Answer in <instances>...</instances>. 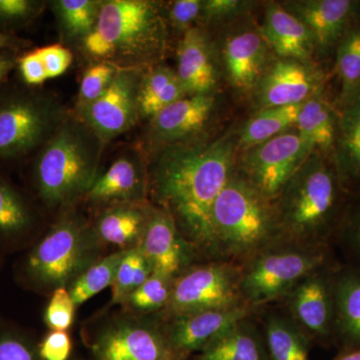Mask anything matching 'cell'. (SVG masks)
<instances>
[{
	"instance_id": "27",
	"label": "cell",
	"mask_w": 360,
	"mask_h": 360,
	"mask_svg": "<svg viewBox=\"0 0 360 360\" xmlns=\"http://www.w3.org/2000/svg\"><path fill=\"white\" fill-rule=\"evenodd\" d=\"M35 224L32 205L11 182L0 176V245L20 243Z\"/></svg>"
},
{
	"instance_id": "12",
	"label": "cell",
	"mask_w": 360,
	"mask_h": 360,
	"mask_svg": "<svg viewBox=\"0 0 360 360\" xmlns=\"http://www.w3.org/2000/svg\"><path fill=\"white\" fill-rule=\"evenodd\" d=\"M309 153L298 134L285 132L250 148L243 160V177L274 203Z\"/></svg>"
},
{
	"instance_id": "28",
	"label": "cell",
	"mask_w": 360,
	"mask_h": 360,
	"mask_svg": "<svg viewBox=\"0 0 360 360\" xmlns=\"http://www.w3.org/2000/svg\"><path fill=\"white\" fill-rule=\"evenodd\" d=\"M176 72L165 66H153L143 72L139 89L141 118L155 117L156 115L186 97Z\"/></svg>"
},
{
	"instance_id": "15",
	"label": "cell",
	"mask_w": 360,
	"mask_h": 360,
	"mask_svg": "<svg viewBox=\"0 0 360 360\" xmlns=\"http://www.w3.org/2000/svg\"><path fill=\"white\" fill-rule=\"evenodd\" d=\"M250 307L201 310L176 315L158 312L168 340L182 354L193 357L226 333L234 324L257 314Z\"/></svg>"
},
{
	"instance_id": "3",
	"label": "cell",
	"mask_w": 360,
	"mask_h": 360,
	"mask_svg": "<svg viewBox=\"0 0 360 360\" xmlns=\"http://www.w3.org/2000/svg\"><path fill=\"white\" fill-rule=\"evenodd\" d=\"M104 142L78 118L66 117L37 155L33 180L51 210H70L98 176Z\"/></svg>"
},
{
	"instance_id": "34",
	"label": "cell",
	"mask_w": 360,
	"mask_h": 360,
	"mask_svg": "<svg viewBox=\"0 0 360 360\" xmlns=\"http://www.w3.org/2000/svg\"><path fill=\"white\" fill-rule=\"evenodd\" d=\"M153 274V267L141 248L127 250L111 285L110 305L122 307Z\"/></svg>"
},
{
	"instance_id": "11",
	"label": "cell",
	"mask_w": 360,
	"mask_h": 360,
	"mask_svg": "<svg viewBox=\"0 0 360 360\" xmlns=\"http://www.w3.org/2000/svg\"><path fill=\"white\" fill-rule=\"evenodd\" d=\"M340 262L315 269L276 303L312 345H335V276Z\"/></svg>"
},
{
	"instance_id": "42",
	"label": "cell",
	"mask_w": 360,
	"mask_h": 360,
	"mask_svg": "<svg viewBox=\"0 0 360 360\" xmlns=\"http://www.w3.org/2000/svg\"><path fill=\"white\" fill-rule=\"evenodd\" d=\"M49 79L60 77L68 71L73 61V54L63 44H51L37 49Z\"/></svg>"
},
{
	"instance_id": "26",
	"label": "cell",
	"mask_w": 360,
	"mask_h": 360,
	"mask_svg": "<svg viewBox=\"0 0 360 360\" xmlns=\"http://www.w3.org/2000/svg\"><path fill=\"white\" fill-rule=\"evenodd\" d=\"M352 6L347 0H319L298 4L295 11L297 18L309 27L314 44L326 47L340 34Z\"/></svg>"
},
{
	"instance_id": "30",
	"label": "cell",
	"mask_w": 360,
	"mask_h": 360,
	"mask_svg": "<svg viewBox=\"0 0 360 360\" xmlns=\"http://www.w3.org/2000/svg\"><path fill=\"white\" fill-rule=\"evenodd\" d=\"M338 177L341 181L360 177V92L350 97L340 122Z\"/></svg>"
},
{
	"instance_id": "43",
	"label": "cell",
	"mask_w": 360,
	"mask_h": 360,
	"mask_svg": "<svg viewBox=\"0 0 360 360\" xmlns=\"http://www.w3.org/2000/svg\"><path fill=\"white\" fill-rule=\"evenodd\" d=\"M39 352L44 360H70L72 354V340L68 331L47 333L39 342Z\"/></svg>"
},
{
	"instance_id": "38",
	"label": "cell",
	"mask_w": 360,
	"mask_h": 360,
	"mask_svg": "<svg viewBox=\"0 0 360 360\" xmlns=\"http://www.w3.org/2000/svg\"><path fill=\"white\" fill-rule=\"evenodd\" d=\"M117 66L97 61L85 70L80 82L77 108L94 103L105 94L117 75Z\"/></svg>"
},
{
	"instance_id": "25",
	"label": "cell",
	"mask_w": 360,
	"mask_h": 360,
	"mask_svg": "<svg viewBox=\"0 0 360 360\" xmlns=\"http://www.w3.org/2000/svg\"><path fill=\"white\" fill-rule=\"evenodd\" d=\"M227 70L232 84L248 90L262 78L266 49L264 40L255 32L239 33L227 41L224 51Z\"/></svg>"
},
{
	"instance_id": "31",
	"label": "cell",
	"mask_w": 360,
	"mask_h": 360,
	"mask_svg": "<svg viewBox=\"0 0 360 360\" xmlns=\"http://www.w3.org/2000/svg\"><path fill=\"white\" fill-rule=\"evenodd\" d=\"M302 104L265 108L245 125L240 136V143L250 149L264 142L285 134L296 125Z\"/></svg>"
},
{
	"instance_id": "5",
	"label": "cell",
	"mask_w": 360,
	"mask_h": 360,
	"mask_svg": "<svg viewBox=\"0 0 360 360\" xmlns=\"http://www.w3.org/2000/svg\"><path fill=\"white\" fill-rule=\"evenodd\" d=\"M340 181L323 163H305L274 201L281 238L330 246L340 224Z\"/></svg>"
},
{
	"instance_id": "18",
	"label": "cell",
	"mask_w": 360,
	"mask_h": 360,
	"mask_svg": "<svg viewBox=\"0 0 360 360\" xmlns=\"http://www.w3.org/2000/svg\"><path fill=\"white\" fill-rule=\"evenodd\" d=\"M212 108L210 94L186 96L175 101L151 118V141L170 144L191 136L205 127Z\"/></svg>"
},
{
	"instance_id": "23",
	"label": "cell",
	"mask_w": 360,
	"mask_h": 360,
	"mask_svg": "<svg viewBox=\"0 0 360 360\" xmlns=\"http://www.w3.org/2000/svg\"><path fill=\"white\" fill-rule=\"evenodd\" d=\"M193 360H269L257 314L234 324Z\"/></svg>"
},
{
	"instance_id": "17",
	"label": "cell",
	"mask_w": 360,
	"mask_h": 360,
	"mask_svg": "<svg viewBox=\"0 0 360 360\" xmlns=\"http://www.w3.org/2000/svg\"><path fill=\"white\" fill-rule=\"evenodd\" d=\"M258 99L264 108L302 104L311 97L315 78L302 63L281 60L258 82Z\"/></svg>"
},
{
	"instance_id": "9",
	"label": "cell",
	"mask_w": 360,
	"mask_h": 360,
	"mask_svg": "<svg viewBox=\"0 0 360 360\" xmlns=\"http://www.w3.org/2000/svg\"><path fill=\"white\" fill-rule=\"evenodd\" d=\"M68 116L46 94L15 89L0 96V160H16L41 148Z\"/></svg>"
},
{
	"instance_id": "13",
	"label": "cell",
	"mask_w": 360,
	"mask_h": 360,
	"mask_svg": "<svg viewBox=\"0 0 360 360\" xmlns=\"http://www.w3.org/2000/svg\"><path fill=\"white\" fill-rule=\"evenodd\" d=\"M143 70L120 68L101 98L77 108V118L105 143L134 127L141 118L139 89Z\"/></svg>"
},
{
	"instance_id": "24",
	"label": "cell",
	"mask_w": 360,
	"mask_h": 360,
	"mask_svg": "<svg viewBox=\"0 0 360 360\" xmlns=\"http://www.w3.org/2000/svg\"><path fill=\"white\" fill-rule=\"evenodd\" d=\"M264 37L278 56L293 60H307L311 54L314 40L309 27L295 14L281 6L267 11Z\"/></svg>"
},
{
	"instance_id": "4",
	"label": "cell",
	"mask_w": 360,
	"mask_h": 360,
	"mask_svg": "<svg viewBox=\"0 0 360 360\" xmlns=\"http://www.w3.org/2000/svg\"><path fill=\"white\" fill-rule=\"evenodd\" d=\"M103 246L92 222L70 208L28 250L18 276L30 290L51 295L59 288H68L101 259Z\"/></svg>"
},
{
	"instance_id": "40",
	"label": "cell",
	"mask_w": 360,
	"mask_h": 360,
	"mask_svg": "<svg viewBox=\"0 0 360 360\" xmlns=\"http://www.w3.org/2000/svg\"><path fill=\"white\" fill-rule=\"evenodd\" d=\"M44 6V1L37 0H0V32L13 33L30 25Z\"/></svg>"
},
{
	"instance_id": "7",
	"label": "cell",
	"mask_w": 360,
	"mask_h": 360,
	"mask_svg": "<svg viewBox=\"0 0 360 360\" xmlns=\"http://www.w3.org/2000/svg\"><path fill=\"white\" fill-rule=\"evenodd\" d=\"M335 262L330 246L279 239L239 265L243 302L257 311L276 304L305 276Z\"/></svg>"
},
{
	"instance_id": "46",
	"label": "cell",
	"mask_w": 360,
	"mask_h": 360,
	"mask_svg": "<svg viewBox=\"0 0 360 360\" xmlns=\"http://www.w3.org/2000/svg\"><path fill=\"white\" fill-rule=\"evenodd\" d=\"M239 6L234 0H210L203 2L202 13L206 18H219L233 13Z\"/></svg>"
},
{
	"instance_id": "44",
	"label": "cell",
	"mask_w": 360,
	"mask_h": 360,
	"mask_svg": "<svg viewBox=\"0 0 360 360\" xmlns=\"http://www.w3.org/2000/svg\"><path fill=\"white\" fill-rule=\"evenodd\" d=\"M202 6L200 0H177L170 6L168 18L175 28L186 32L202 13Z\"/></svg>"
},
{
	"instance_id": "2",
	"label": "cell",
	"mask_w": 360,
	"mask_h": 360,
	"mask_svg": "<svg viewBox=\"0 0 360 360\" xmlns=\"http://www.w3.org/2000/svg\"><path fill=\"white\" fill-rule=\"evenodd\" d=\"M167 32L160 4L149 0H105L94 30L79 44L92 63L144 70L158 63Z\"/></svg>"
},
{
	"instance_id": "10",
	"label": "cell",
	"mask_w": 360,
	"mask_h": 360,
	"mask_svg": "<svg viewBox=\"0 0 360 360\" xmlns=\"http://www.w3.org/2000/svg\"><path fill=\"white\" fill-rule=\"evenodd\" d=\"M245 305L239 264L231 260H207L194 264L175 279L172 297L160 314L169 316Z\"/></svg>"
},
{
	"instance_id": "32",
	"label": "cell",
	"mask_w": 360,
	"mask_h": 360,
	"mask_svg": "<svg viewBox=\"0 0 360 360\" xmlns=\"http://www.w3.org/2000/svg\"><path fill=\"white\" fill-rule=\"evenodd\" d=\"M296 127L309 151L315 148H328L335 141L333 115L328 105L317 97H310L302 103Z\"/></svg>"
},
{
	"instance_id": "36",
	"label": "cell",
	"mask_w": 360,
	"mask_h": 360,
	"mask_svg": "<svg viewBox=\"0 0 360 360\" xmlns=\"http://www.w3.org/2000/svg\"><path fill=\"white\" fill-rule=\"evenodd\" d=\"M330 248L341 264L360 269V210L340 220Z\"/></svg>"
},
{
	"instance_id": "33",
	"label": "cell",
	"mask_w": 360,
	"mask_h": 360,
	"mask_svg": "<svg viewBox=\"0 0 360 360\" xmlns=\"http://www.w3.org/2000/svg\"><path fill=\"white\" fill-rule=\"evenodd\" d=\"M125 252L127 250H118L104 255L85 269L68 286V290L77 307L84 304L101 291L111 288Z\"/></svg>"
},
{
	"instance_id": "29",
	"label": "cell",
	"mask_w": 360,
	"mask_h": 360,
	"mask_svg": "<svg viewBox=\"0 0 360 360\" xmlns=\"http://www.w3.org/2000/svg\"><path fill=\"white\" fill-rule=\"evenodd\" d=\"M101 4V0L52 1V9L63 37L71 42L82 44L96 27Z\"/></svg>"
},
{
	"instance_id": "45",
	"label": "cell",
	"mask_w": 360,
	"mask_h": 360,
	"mask_svg": "<svg viewBox=\"0 0 360 360\" xmlns=\"http://www.w3.org/2000/svg\"><path fill=\"white\" fill-rule=\"evenodd\" d=\"M16 68L20 71L23 82L30 86H37V85L44 84L46 80H49L46 71L40 60L37 49L27 52L18 58Z\"/></svg>"
},
{
	"instance_id": "6",
	"label": "cell",
	"mask_w": 360,
	"mask_h": 360,
	"mask_svg": "<svg viewBox=\"0 0 360 360\" xmlns=\"http://www.w3.org/2000/svg\"><path fill=\"white\" fill-rule=\"evenodd\" d=\"M212 221L219 257L239 265L281 239L274 203L236 174L217 198Z\"/></svg>"
},
{
	"instance_id": "48",
	"label": "cell",
	"mask_w": 360,
	"mask_h": 360,
	"mask_svg": "<svg viewBox=\"0 0 360 360\" xmlns=\"http://www.w3.org/2000/svg\"><path fill=\"white\" fill-rule=\"evenodd\" d=\"M18 56L15 51H0V84L18 66Z\"/></svg>"
},
{
	"instance_id": "19",
	"label": "cell",
	"mask_w": 360,
	"mask_h": 360,
	"mask_svg": "<svg viewBox=\"0 0 360 360\" xmlns=\"http://www.w3.org/2000/svg\"><path fill=\"white\" fill-rule=\"evenodd\" d=\"M150 208L148 202L106 206L92 222L97 238L103 245L117 246L120 250L139 248Z\"/></svg>"
},
{
	"instance_id": "8",
	"label": "cell",
	"mask_w": 360,
	"mask_h": 360,
	"mask_svg": "<svg viewBox=\"0 0 360 360\" xmlns=\"http://www.w3.org/2000/svg\"><path fill=\"white\" fill-rule=\"evenodd\" d=\"M89 360H191L168 340L160 314L122 309L101 315L82 331Z\"/></svg>"
},
{
	"instance_id": "37",
	"label": "cell",
	"mask_w": 360,
	"mask_h": 360,
	"mask_svg": "<svg viewBox=\"0 0 360 360\" xmlns=\"http://www.w3.org/2000/svg\"><path fill=\"white\" fill-rule=\"evenodd\" d=\"M338 72L342 82V96L350 98L360 84V30H354L341 44L338 56Z\"/></svg>"
},
{
	"instance_id": "16",
	"label": "cell",
	"mask_w": 360,
	"mask_h": 360,
	"mask_svg": "<svg viewBox=\"0 0 360 360\" xmlns=\"http://www.w3.org/2000/svg\"><path fill=\"white\" fill-rule=\"evenodd\" d=\"M149 175L143 160L135 153L118 156L97 176L85 195L87 200L106 206L148 202Z\"/></svg>"
},
{
	"instance_id": "22",
	"label": "cell",
	"mask_w": 360,
	"mask_h": 360,
	"mask_svg": "<svg viewBox=\"0 0 360 360\" xmlns=\"http://www.w3.org/2000/svg\"><path fill=\"white\" fill-rule=\"evenodd\" d=\"M269 360H310L312 342L276 304L258 310Z\"/></svg>"
},
{
	"instance_id": "14",
	"label": "cell",
	"mask_w": 360,
	"mask_h": 360,
	"mask_svg": "<svg viewBox=\"0 0 360 360\" xmlns=\"http://www.w3.org/2000/svg\"><path fill=\"white\" fill-rule=\"evenodd\" d=\"M155 274L176 279L194 264L205 262L182 236L174 219L162 208L151 205L146 233L139 246Z\"/></svg>"
},
{
	"instance_id": "47",
	"label": "cell",
	"mask_w": 360,
	"mask_h": 360,
	"mask_svg": "<svg viewBox=\"0 0 360 360\" xmlns=\"http://www.w3.org/2000/svg\"><path fill=\"white\" fill-rule=\"evenodd\" d=\"M28 40L20 39L13 33L0 32V51H20L30 46Z\"/></svg>"
},
{
	"instance_id": "21",
	"label": "cell",
	"mask_w": 360,
	"mask_h": 360,
	"mask_svg": "<svg viewBox=\"0 0 360 360\" xmlns=\"http://www.w3.org/2000/svg\"><path fill=\"white\" fill-rule=\"evenodd\" d=\"M335 347L360 348V269L338 265L335 276Z\"/></svg>"
},
{
	"instance_id": "41",
	"label": "cell",
	"mask_w": 360,
	"mask_h": 360,
	"mask_svg": "<svg viewBox=\"0 0 360 360\" xmlns=\"http://www.w3.org/2000/svg\"><path fill=\"white\" fill-rule=\"evenodd\" d=\"M77 305L73 302L70 291L59 288L51 295L44 312V322L53 331H68L72 326Z\"/></svg>"
},
{
	"instance_id": "49",
	"label": "cell",
	"mask_w": 360,
	"mask_h": 360,
	"mask_svg": "<svg viewBox=\"0 0 360 360\" xmlns=\"http://www.w3.org/2000/svg\"><path fill=\"white\" fill-rule=\"evenodd\" d=\"M333 360H360V348L340 350Z\"/></svg>"
},
{
	"instance_id": "35",
	"label": "cell",
	"mask_w": 360,
	"mask_h": 360,
	"mask_svg": "<svg viewBox=\"0 0 360 360\" xmlns=\"http://www.w3.org/2000/svg\"><path fill=\"white\" fill-rule=\"evenodd\" d=\"M174 281L153 272L148 281L125 300L122 309L136 315H151L163 311L172 297Z\"/></svg>"
},
{
	"instance_id": "39",
	"label": "cell",
	"mask_w": 360,
	"mask_h": 360,
	"mask_svg": "<svg viewBox=\"0 0 360 360\" xmlns=\"http://www.w3.org/2000/svg\"><path fill=\"white\" fill-rule=\"evenodd\" d=\"M0 360H44L37 342L20 328L0 324Z\"/></svg>"
},
{
	"instance_id": "1",
	"label": "cell",
	"mask_w": 360,
	"mask_h": 360,
	"mask_svg": "<svg viewBox=\"0 0 360 360\" xmlns=\"http://www.w3.org/2000/svg\"><path fill=\"white\" fill-rule=\"evenodd\" d=\"M227 141L187 146L165 153L149 176L158 207L169 213L184 238L203 260H219L213 234V205L234 174Z\"/></svg>"
},
{
	"instance_id": "20",
	"label": "cell",
	"mask_w": 360,
	"mask_h": 360,
	"mask_svg": "<svg viewBox=\"0 0 360 360\" xmlns=\"http://www.w3.org/2000/svg\"><path fill=\"white\" fill-rule=\"evenodd\" d=\"M177 77L187 96L210 94L217 84L210 47L205 33L191 27L177 49Z\"/></svg>"
}]
</instances>
